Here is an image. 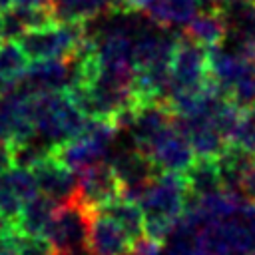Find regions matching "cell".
Masks as SVG:
<instances>
[{"instance_id": "obj_1", "label": "cell", "mask_w": 255, "mask_h": 255, "mask_svg": "<svg viewBox=\"0 0 255 255\" xmlns=\"http://www.w3.org/2000/svg\"><path fill=\"white\" fill-rule=\"evenodd\" d=\"M185 197L187 189L183 173L159 171L157 177L137 197L145 237L163 243L183 211Z\"/></svg>"}, {"instance_id": "obj_2", "label": "cell", "mask_w": 255, "mask_h": 255, "mask_svg": "<svg viewBox=\"0 0 255 255\" xmlns=\"http://www.w3.org/2000/svg\"><path fill=\"white\" fill-rule=\"evenodd\" d=\"M30 108L36 135L52 145L74 137L86 122V116L78 110L66 90L34 94L30 98Z\"/></svg>"}, {"instance_id": "obj_3", "label": "cell", "mask_w": 255, "mask_h": 255, "mask_svg": "<svg viewBox=\"0 0 255 255\" xmlns=\"http://www.w3.org/2000/svg\"><path fill=\"white\" fill-rule=\"evenodd\" d=\"M118 133V128L112 120L104 118H86L82 129L52 147V155L66 163L70 169L78 171L94 161H100L108 155V149Z\"/></svg>"}, {"instance_id": "obj_4", "label": "cell", "mask_w": 255, "mask_h": 255, "mask_svg": "<svg viewBox=\"0 0 255 255\" xmlns=\"http://www.w3.org/2000/svg\"><path fill=\"white\" fill-rule=\"evenodd\" d=\"M86 36V24L78 22H50L40 28L26 30L18 36V46L24 56L32 60L72 58Z\"/></svg>"}, {"instance_id": "obj_5", "label": "cell", "mask_w": 255, "mask_h": 255, "mask_svg": "<svg viewBox=\"0 0 255 255\" xmlns=\"http://www.w3.org/2000/svg\"><path fill=\"white\" fill-rule=\"evenodd\" d=\"M211 82L207 66V48L187 36H177L169 60V92L191 94L203 90ZM167 100V98H165Z\"/></svg>"}, {"instance_id": "obj_6", "label": "cell", "mask_w": 255, "mask_h": 255, "mask_svg": "<svg viewBox=\"0 0 255 255\" xmlns=\"http://www.w3.org/2000/svg\"><path fill=\"white\" fill-rule=\"evenodd\" d=\"M88 215L78 199L60 203L46 229V239L54 245L56 255H92L88 247Z\"/></svg>"}, {"instance_id": "obj_7", "label": "cell", "mask_w": 255, "mask_h": 255, "mask_svg": "<svg viewBox=\"0 0 255 255\" xmlns=\"http://www.w3.org/2000/svg\"><path fill=\"white\" fill-rule=\"evenodd\" d=\"M108 163L112 165V169L122 185V195L135 199V201L159 173V169L151 161V157L133 145L118 149Z\"/></svg>"}, {"instance_id": "obj_8", "label": "cell", "mask_w": 255, "mask_h": 255, "mask_svg": "<svg viewBox=\"0 0 255 255\" xmlns=\"http://www.w3.org/2000/svg\"><path fill=\"white\" fill-rule=\"evenodd\" d=\"M118 195H122V185L106 159L94 161L76 171V199L86 209H98Z\"/></svg>"}, {"instance_id": "obj_9", "label": "cell", "mask_w": 255, "mask_h": 255, "mask_svg": "<svg viewBox=\"0 0 255 255\" xmlns=\"http://www.w3.org/2000/svg\"><path fill=\"white\" fill-rule=\"evenodd\" d=\"M30 98L16 84L0 90V139L14 145L36 133Z\"/></svg>"}, {"instance_id": "obj_10", "label": "cell", "mask_w": 255, "mask_h": 255, "mask_svg": "<svg viewBox=\"0 0 255 255\" xmlns=\"http://www.w3.org/2000/svg\"><path fill=\"white\" fill-rule=\"evenodd\" d=\"M145 153L151 157V161L157 165L159 171H175V173H183L195 157L187 135L175 124V118L167 128H163L153 137Z\"/></svg>"}, {"instance_id": "obj_11", "label": "cell", "mask_w": 255, "mask_h": 255, "mask_svg": "<svg viewBox=\"0 0 255 255\" xmlns=\"http://www.w3.org/2000/svg\"><path fill=\"white\" fill-rule=\"evenodd\" d=\"M72 60L52 58V60H32L28 62L24 74L14 82L28 96L44 92H62L72 84Z\"/></svg>"}, {"instance_id": "obj_12", "label": "cell", "mask_w": 255, "mask_h": 255, "mask_svg": "<svg viewBox=\"0 0 255 255\" xmlns=\"http://www.w3.org/2000/svg\"><path fill=\"white\" fill-rule=\"evenodd\" d=\"M38 191L54 199L58 205L76 199V171L48 153L30 167Z\"/></svg>"}, {"instance_id": "obj_13", "label": "cell", "mask_w": 255, "mask_h": 255, "mask_svg": "<svg viewBox=\"0 0 255 255\" xmlns=\"http://www.w3.org/2000/svg\"><path fill=\"white\" fill-rule=\"evenodd\" d=\"M38 193L34 175L28 167L10 165L0 175V219L14 225L22 205Z\"/></svg>"}, {"instance_id": "obj_14", "label": "cell", "mask_w": 255, "mask_h": 255, "mask_svg": "<svg viewBox=\"0 0 255 255\" xmlns=\"http://www.w3.org/2000/svg\"><path fill=\"white\" fill-rule=\"evenodd\" d=\"M131 241L106 213L92 209L88 215V247L92 255H129Z\"/></svg>"}, {"instance_id": "obj_15", "label": "cell", "mask_w": 255, "mask_h": 255, "mask_svg": "<svg viewBox=\"0 0 255 255\" xmlns=\"http://www.w3.org/2000/svg\"><path fill=\"white\" fill-rule=\"evenodd\" d=\"M124 10H131V0H48V12L54 22L88 24L102 14Z\"/></svg>"}, {"instance_id": "obj_16", "label": "cell", "mask_w": 255, "mask_h": 255, "mask_svg": "<svg viewBox=\"0 0 255 255\" xmlns=\"http://www.w3.org/2000/svg\"><path fill=\"white\" fill-rule=\"evenodd\" d=\"M131 10L161 28L185 26L199 10V0H131Z\"/></svg>"}, {"instance_id": "obj_17", "label": "cell", "mask_w": 255, "mask_h": 255, "mask_svg": "<svg viewBox=\"0 0 255 255\" xmlns=\"http://www.w3.org/2000/svg\"><path fill=\"white\" fill-rule=\"evenodd\" d=\"M183 181H185V189L189 197H201V195L225 189L223 179H221L219 161L217 157H209V155L193 157L189 167L183 171Z\"/></svg>"}, {"instance_id": "obj_18", "label": "cell", "mask_w": 255, "mask_h": 255, "mask_svg": "<svg viewBox=\"0 0 255 255\" xmlns=\"http://www.w3.org/2000/svg\"><path fill=\"white\" fill-rule=\"evenodd\" d=\"M58 203L54 199H50L44 193H36L32 195L20 209L16 221H14V229L24 233V235H46V229L56 213Z\"/></svg>"}, {"instance_id": "obj_19", "label": "cell", "mask_w": 255, "mask_h": 255, "mask_svg": "<svg viewBox=\"0 0 255 255\" xmlns=\"http://www.w3.org/2000/svg\"><path fill=\"white\" fill-rule=\"evenodd\" d=\"M183 36L195 40L197 44L211 48L217 44H223L225 40V22L221 14V6L205 8L203 12H195V16L185 24Z\"/></svg>"}, {"instance_id": "obj_20", "label": "cell", "mask_w": 255, "mask_h": 255, "mask_svg": "<svg viewBox=\"0 0 255 255\" xmlns=\"http://www.w3.org/2000/svg\"><path fill=\"white\" fill-rule=\"evenodd\" d=\"M98 211H102L108 217H112L126 231V235L129 237L131 243H135L141 237H145L141 209H139V205H137L135 199H129L126 195H118V197L106 201L102 207H98Z\"/></svg>"}, {"instance_id": "obj_21", "label": "cell", "mask_w": 255, "mask_h": 255, "mask_svg": "<svg viewBox=\"0 0 255 255\" xmlns=\"http://www.w3.org/2000/svg\"><path fill=\"white\" fill-rule=\"evenodd\" d=\"M197 255H233L225 221H211L197 229L195 233Z\"/></svg>"}, {"instance_id": "obj_22", "label": "cell", "mask_w": 255, "mask_h": 255, "mask_svg": "<svg viewBox=\"0 0 255 255\" xmlns=\"http://www.w3.org/2000/svg\"><path fill=\"white\" fill-rule=\"evenodd\" d=\"M28 58L20 50L16 40L0 42V90L12 86L26 70Z\"/></svg>"}, {"instance_id": "obj_23", "label": "cell", "mask_w": 255, "mask_h": 255, "mask_svg": "<svg viewBox=\"0 0 255 255\" xmlns=\"http://www.w3.org/2000/svg\"><path fill=\"white\" fill-rule=\"evenodd\" d=\"M16 247L18 255H56L54 245L44 235H24L18 231Z\"/></svg>"}, {"instance_id": "obj_24", "label": "cell", "mask_w": 255, "mask_h": 255, "mask_svg": "<svg viewBox=\"0 0 255 255\" xmlns=\"http://www.w3.org/2000/svg\"><path fill=\"white\" fill-rule=\"evenodd\" d=\"M10 165H14V161H12V143L0 139V175H2Z\"/></svg>"}, {"instance_id": "obj_25", "label": "cell", "mask_w": 255, "mask_h": 255, "mask_svg": "<svg viewBox=\"0 0 255 255\" xmlns=\"http://www.w3.org/2000/svg\"><path fill=\"white\" fill-rule=\"evenodd\" d=\"M16 6H48V0H12Z\"/></svg>"}, {"instance_id": "obj_26", "label": "cell", "mask_w": 255, "mask_h": 255, "mask_svg": "<svg viewBox=\"0 0 255 255\" xmlns=\"http://www.w3.org/2000/svg\"><path fill=\"white\" fill-rule=\"evenodd\" d=\"M199 2H201L205 8H215V6H221L225 0H199Z\"/></svg>"}, {"instance_id": "obj_27", "label": "cell", "mask_w": 255, "mask_h": 255, "mask_svg": "<svg viewBox=\"0 0 255 255\" xmlns=\"http://www.w3.org/2000/svg\"><path fill=\"white\" fill-rule=\"evenodd\" d=\"M12 6V0H0V14Z\"/></svg>"}, {"instance_id": "obj_28", "label": "cell", "mask_w": 255, "mask_h": 255, "mask_svg": "<svg viewBox=\"0 0 255 255\" xmlns=\"http://www.w3.org/2000/svg\"><path fill=\"white\" fill-rule=\"evenodd\" d=\"M225 2H255V0H225Z\"/></svg>"}, {"instance_id": "obj_29", "label": "cell", "mask_w": 255, "mask_h": 255, "mask_svg": "<svg viewBox=\"0 0 255 255\" xmlns=\"http://www.w3.org/2000/svg\"><path fill=\"white\" fill-rule=\"evenodd\" d=\"M4 38H2V18H0V42H2Z\"/></svg>"}]
</instances>
